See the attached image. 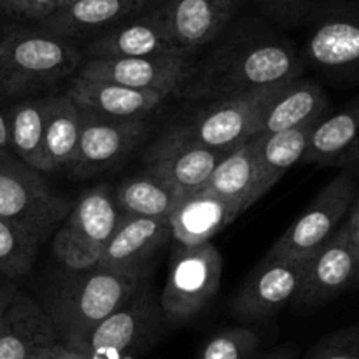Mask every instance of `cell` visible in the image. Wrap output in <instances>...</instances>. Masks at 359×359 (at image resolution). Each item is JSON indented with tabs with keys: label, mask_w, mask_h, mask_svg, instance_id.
I'll return each instance as SVG.
<instances>
[{
	"label": "cell",
	"mask_w": 359,
	"mask_h": 359,
	"mask_svg": "<svg viewBox=\"0 0 359 359\" xmlns=\"http://www.w3.org/2000/svg\"><path fill=\"white\" fill-rule=\"evenodd\" d=\"M42 172L28 167L9 149L0 153V217L44 242L74 207Z\"/></svg>",
	"instance_id": "cell-4"
},
{
	"label": "cell",
	"mask_w": 359,
	"mask_h": 359,
	"mask_svg": "<svg viewBox=\"0 0 359 359\" xmlns=\"http://www.w3.org/2000/svg\"><path fill=\"white\" fill-rule=\"evenodd\" d=\"M18 290H20V287H18L16 283L7 280L6 277L0 276V319H2L4 312H6L7 307H9L11 300H13Z\"/></svg>",
	"instance_id": "cell-37"
},
{
	"label": "cell",
	"mask_w": 359,
	"mask_h": 359,
	"mask_svg": "<svg viewBox=\"0 0 359 359\" xmlns=\"http://www.w3.org/2000/svg\"><path fill=\"white\" fill-rule=\"evenodd\" d=\"M300 163L359 172V97L318 123Z\"/></svg>",
	"instance_id": "cell-23"
},
{
	"label": "cell",
	"mask_w": 359,
	"mask_h": 359,
	"mask_svg": "<svg viewBox=\"0 0 359 359\" xmlns=\"http://www.w3.org/2000/svg\"><path fill=\"white\" fill-rule=\"evenodd\" d=\"M158 2L160 0H79L56 11L41 27L74 44L79 41L88 44Z\"/></svg>",
	"instance_id": "cell-19"
},
{
	"label": "cell",
	"mask_w": 359,
	"mask_h": 359,
	"mask_svg": "<svg viewBox=\"0 0 359 359\" xmlns=\"http://www.w3.org/2000/svg\"><path fill=\"white\" fill-rule=\"evenodd\" d=\"M359 272V256L351 242L346 224L307 259L300 290L291 307L294 311H316L330 304L353 286Z\"/></svg>",
	"instance_id": "cell-15"
},
{
	"label": "cell",
	"mask_w": 359,
	"mask_h": 359,
	"mask_svg": "<svg viewBox=\"0 0 359 359\" xmlns=\"http://www.w3.org/2000/svg\"><path fill=\"white\" fill-rule=\"evenodd\" d=\"M119 216L109 182L88 188L53 237V255L60 265L69 270L95 269Z\"/></svg>",
	"instance_id": "cell-6"
},
{
	"label": "cell",
	"mask_w": 359,
	"mask_h": 359,
	"mask_svg": "<svg viewBox=\"0 0 359 359\" xmlns=\"http://www.w3.org/2000/svg\"><path fill=\"white\" fill-rule=\"evenodd\" d=\"M354 286L359 287V272H358V276H356V280H354Z\"/></svg>",
	"instance_id": "cell-41"
},
{
	"label": "cell",
	"mask_w": 359,
	"mask_h": 359,
	"mask_svg": "<svg viewBox=\"0 0 359 359\" xmlns=\"http://www.w3.org/2000/svg\"><path fill=\"white\" fill-rule=\"evenodd\" d=\"M356 170H340L316 195L305 212L280 235L266 252L269 258L307 259L342 226L358 191Z\"/></svg>",
	"instance_id": "cell-8"
},
{
	"label": "cell",
	"mask_w": 359,
	"mask_h": 359,
	"mask_svg": "<svg viewBox=\"0 0 359 359\" xmlns=\"http://www.w3.org/2000/svg\"><path fill=\"white\" fill-rule=\"evenodd\" d=\"M60 344L41 304L18 290L0 319V359H34L49 346Z\"/></svg>",
	"instance_id": "cell-21"
},
{
	"label": "cell",
	"mask_w": 359,
	"mask_h": 359,
	"mask_svg": "<svg viewBox=\"0 0 359 359\" xmlns=\"http://www.w3.org/2000/svg\"><path fill=\"white\" fill-rule=\"evenodd\" d=\"M81 51L84 60L184 56L172 41L161 11V0L146 13L118 25L107 34L84 44Z\"/></svg>",
	"instance_id": "cell-17"
},
{
	"label": "cell",
	"mask_w": 359,
	"mask_h": 359,
	"mask_svg": "<svg viewBox=\"0 0 359 359\" xmlns=\"http://www.w3.org/2000/svg\"><path fill=\"white\" fill-rule=\"evenodd\" d=\"M304 70L305 60L297 46L251 18L224 32L209 55L193 65L179 97L223 100L300 79Z\"/></svg>",
	"instance_id": "cell-1"
},
{
	"label": "cell",
	"mask_w": 359,
	"mask_h": 359,
	"mask_svg": "<svg viewBox=\"0 0 359 359\" xmlns=\"http://www.w3.org/2000/svg\"><path fill=\"white\" fill-rule=\"evenodd\" d=\"M298 347L294 344H283L279 347H273L272 351L265 353L258 359H297Z\"/></svg>",
	"instance_id": "cell-38"
},
{
	"label": "cell",
	"mask_w": 359,
	"mask_h": 359,
	"mask_svg": "<svg viewBox=\"0 0 359 359\" xmlns=\"http://www.w3.org/2000/svg\"><path fill=\"white\" fill-rule=\"evenodd\" d=\"M84 56L77 44L41 25H14L0 35V102L30 98L77 74Z\"/></svg>",
	"instance_id": "cell-3"
},
{
	"label": "cell",
	"mask_w": 359,
	"mask_h": 359,
	"mask_svg": "<svg viewBox=\"0 0 359 359\" xmlns=\"http://www.w3.org/2000/svg\"><path fill=\"white\" fill-rule=\"evenodd\" d=\"M307 259L265 256L235 291L230 314L238 321L255 325L291 307L300 290Z\"/></svg>",
	"instance_id": "cell-13"
},
{
	"label": "cell",
	"mask_w": 359,
	"mask_h": 359,
	"mask_svg": "<svg viewBox=\"0 0 359 359\" xmlns=\"http://www.w3.org/2000/svg\"><path fill=\"white\" fill-rule=\"evenodd\" d=\"M67 95L79 111L114 119L151 118L168 98L160 91L133 90L121 84L84 79L79 76L74 77Z\"/></svg>",
	"instance_id": "cell-22"
},
{
	"label": "cell",
	"mask_w": 359,
	"mask_h": 359,
	"mask_svg": "<svg viewBox=\"0 0 359 359\" xmlns=\"http://www.w3.org/2000/svg\"><path fill=\"white\" fill-rule=\"evenodd\" d=\"M221 277L223 256L212 242L193 248L177 244L170 256L167 283L160 294L167 325H184L205 311L219 291Z\"/></svg>",
	"instance_id": "cell-7"
},
{
	"label": "cell",
	"mask_w": 359,
	"mask_h": 359,
	"mask_svg": "<svg viewBox=\"0 0 359 359\" xmlns=\"http://www.w3.org/2000/svg\"><path fill=\"white\" fill-rule=\"evenodd\" d=\"M167 319L151 279L137 284L128 300L93 332L84 349L90 359H123L147 353L165 335Z\"/></svg>",
	"instance_id": "cell-5"
},
{
	"label": "cell",
	"mask_w": 359,
	"mask_h": 359,
	"mask_svg": "<svg viewBox=\"0 0 359 359\" xmlns=\"http://www.w3.org/2000/svg\"><path fill=\"white\" fill-rule=\"evenodd\" d=\"M112 196L121 216L168 219L181 195L144 170L112 186Z\"/></svg>",
	"instance_id": "cell-28"
},
{
	"label": "cell",
	"mask_w": 359,
	"mask_h": 359,
	"mask_svg": "<svg viewBox=\"0 0 359 359\" xmlns=\"http://www.w3.org/2000/svg\"><path fill=\"white\" fill-rule=\"evenodd\" d=\"M9 149V140H7V121H6V111L0 107V153Z\"/></svg>",
	"instance_id": "cell-39"
},
{
	"label": "cell",
	"mask_w": 359,
	"mask_h": 359,
	"mask_svg": "<svg viewBox=\"0 0 359 359\" xmlns=\"http://www.w3.org/2000/svg\"><path fill=\"white\" fill-rule=\"evenodd\" d=\"M9 151L35 170L55 172L46 153L44 102L23 98L6 111Z\"/></svg>",
	"instance_id": "cell-26"
},
{
	"label": "cell",
	"mask_w": 359,
	"mask_h": 359,
	"mask_svg": "<svg viewBox=\"0 0 359 359\" xmlns=\"http://www.w3.org/2000/svg\"><path fill=\"white\" fill-rule=\"evenodd\" d=\"M42 242L0 217V276L20 283L30 276Z\"/></svg>",
	"instance_id": "cell-30"
},
{
	"label": "cell",
	"mask_w": 359,
	"mask_h": 359,
	"mask_svg": "<svg viewBox=\"0 0 359 359\" xmlns=\"http://www.w3.org/2000/svg\"><path fill=\"white\" fill-rule=\"evenodd\" d=\"M34 359H90L84 353L79 351H74L70 347H65L63 344H55V346H49L46 349H42L41 353L35 354Z\"/></svg>",
	"instance_id": "cell-35"
},
{
	"label": "cell",
	"mask_w": 359,
	"mask_h": 359,
	"mask_svg": "<svg viewBox=\"0 0 359 359\" xmlns=\"http://www.w3.org/2000/svg\"><path fill=\"white\" fill-rule=\"evenodd\" d=\"M258 135L238 144L216 165L203 188L223 196L245 212L258 196Z\"/></svg>",
	"instance_id": "cell-25"
},
{
	"label": "cell",
	"mask_w": 359,
	"mask_h": 359,
	"mask_svg": "<svg viewBox=\"0 0 359 359\" xmlns=\"http://www.w3.org/2000/svg\"><path fill=\"white\" fill-rule=\"evenodd\" d=\"M44 102L46 153L53 170L69 168L76 160L81 137V112L67 93L51 95Z\"/></svg>",
	"instance_id": "cell-29"
},
{
	"label": "cell",
	"mask_w": 359,
	"mask_h": 359,
	"mask_svg": "<svg viewBox=\"0 0 359 359\" xmlns=\"http://www.w3.org/2000/svg\"><path fill=\"white\" fill-rule=\"evenodd\" d=\"M170 238L168 219L119 216L118 226L95 269L142 283L151 279L154 262Z\"/></svg>",
	"instance_id": "cell-14"
},
{
	"label": "cell",
	"mask_w": 359,
	"mask_h": 359,
	"mask_svg": "<svg viewBox=\"0 0 359 359\" xmlns=\"http://www.w3.org/2000/svg\"><path fill=\"white\" fill-rule=\"evenodd\" d=\"M76 2H79V0H58L60 9H62V7H67V6H72V4H76Z\"/></svg>",
	"instance_id": "cell-40"
},
{
	"label": "cell",
	"mask_w": 359,
	"mask_h": 359,
	"mask_svg": "<svg viewBox=\"0 0 359 359\" xmlns=\"http://www.w3.org/2000/svg\"><path fill=\"white\" fill-rule=\"evenodd\" d=\"M328 111V97L318 81L294 79L283 88L263 114L258 135H272L319 121Z\"/></svg>",
	"instance_id": "cell-24"
},
{
	"label": "cell",
	"mask_w": 359,
	"mask_h": 359,
	"mask_svg": "<svg viewBox=\"0 0 359 359\" xmlns=\"http://www.w3.org/2000/svg\"><path fill=\"white\" fill-rule=\"evenodd\" d=\"M137 284L100 269H62L49 279L39 304L60 344L84 353L95 330L128 300Z\"/></svg>",
	"instance_id": "cell-2"
},
{
	"label": "cell",
	"mask_w": 359,
	"mask_h": 359,
	"mask_svg": "<svg viewBox=\"0 0 359 359\" xmlns=\"http://www.w3.org/2000/svg\"><path fill=\"white\" fill-rule=\"evenodd\" d=\"M259 342L258 333L248 326L221 330L203 344L196 359H251Z\"/></svg>",
	"instance_id": "cell-31"
},
{
	"label": "cell",
	"mask_w": 359,
	"mask_h": 359,
	"mask_svg": "<svg viewBox=\"0 0 359 359\" xmlns=\"http://www.w3.org/2000/svg\"><path fill=\"white\" fill-rule=\"evenodd\" d=\"M81 112V137L69 170L76 179L112 170L149 137L151 118L114 119Z\"/></svg>",
	"instance_id": "cell-10"
},
{
	"label": "cell",
	"mask_w": 359,
	"mask_h": 359,
	"mask_svg": "<svg viewBox=\"0 0 359 359\" xmlns=\"http://www.w3.org/2000/svg\"><path fill=\"white\" fill-rule=\"evenodd\" d=\"M241 209L210 189L200 188L179 196L168 216L172 237L179 245H202L241 216Z\"/></svg>",
	"instance_id": "cell-20"
},
{
	"label": "cell",
	"mask_w": 359,
	"mask_h": 359,
	"mask_svg": "<svg viewBox=\"0 0 359 359\" xmlns=\"http://www.w3.org/2000/svg\"><path fill=\"white\" fill-rule=\"evenodd\" d=\"M319 121L272 133V135H258L256 161H258L259 198H263L291 167L300 163L307 151L312 132Z\"/></svg>",
	"instance_id": "cell-27"
},
{
	"label": "cell",
	"mask_w": 359,
	"mask_h": 359,
	"mask_svg": "<svg viewBox=\"0 0 359 359\" xmlns=\"http://www.w3.org/2000/svg\"><path fill=\"white\" fill-rule=\"evenodd\" d=\"M123 359H139V358H135V356H125Z\"/></svg>",
	"instance_id": "cell-42"
},
{
	"label": "cell",
	"mask_w": 359,
	"mask_h": 359,
	"mask_svg": "<svg viewBox=\"0 0 359 359\" xmlns=\"http://www.w3.org/2000/svg\"><path fill=\"white\" fill-rule=\"evenodd\" d=\"M193 58L153 56V58L84 60L77 76L91 81L121 84L133 90L160 91L179 97L193 72Z\"/></svg>",
	"instance_id": "cell-16"
},
{
	"label": "cell",
	"mask_w": 359,
	"mask_h": 359,
	"mask_svg": "<svg viewBox=\"0 0 359 359\" xmlns=\"http://www.w3.org/2000/svg\"><path fill=\"white\" fill-rule=\"evenodd\" d=\"M286 84H273L263 90L212 102L191 121L181 123L182 128L202 146L217 151H231L238 144L258 135L266 107Z\"/></svg>",
	"instance_id": "cell-9"
},
{
	"label": "cell",
	"mask_w": 359,
	"mask_h": 359,
	"mask_svg": "<svg viewBox=\"0 0 359 359\" xmlns=\"http://www.w3.org/2000/svg\"><path fill=\"white\" fill-rule=\"evenodd\" d=\"M230 151H217L196 142L182 125L161 133L144 153L146 172L170 186L177 195L205 186L216 165Z\"/></svg>",
	"instance_id": "cell-11"
},
{
	"label": "cell",
	"mask_w": 359,
	"mask_h": 359,
	"mask_svg": "<svg viewBox=\"0 0 359 359\" xmlns=\"http://www.w3.org/2000/svg\"><path fill=\"white\" fill-rule=\"evenodd\" d=\"M305 63L340 79H359V4L337 6L309 21Z\"/></svg>",
	"instance_id": "cell-12"
},
{
	"label": "cell",
	"mask_w": 359,
	"mask_h": 359,
	"mask_svg": "<svg viewBox=\"0 0 359 359\" xmlns=\"http://www.w3.org/2000/svg\"><path fill=\"white\" fill-rule=\"evenodd\" d=\"M304 359H359V325L323 337L309 349Z\"/></svg>",
	"instance_id": "cell-33"
},
{
	"label": "cell",
	"mask_w": 359,
	"mask_h": 359,
	"mask_svg": "<svg viewBox=\"0 0 359 359\" xmlns=\"http://www.w3.org/2000/svg\"><path fill=\"white\" fill-rule=\"evenodd\" d=\"M344 224H346L351 242H353L354 249H356L359 256V198L354 200L353 207H351L349 210V216L344 221Z\"/></svg>",
	"instance_id": "cell-36"
},
{
	"label": "cell",
	"mask_w": 359,
	"mask_h": 359,
	"mask_svg": "<svg viewBox=\"0 0 359 359\" xmlns=\"http://www.w3.org/2000/svg\"><path fill=\"white\" fill-rule=\"evenodd\" d=\"M263 14L286 27H298L309 23L323 11L347 4H359V0H255Z\"/></svg>",
	"instance_id": "cell-32"
},
{
	"label": "cell",
	"mask_w": 359,
	"mask_h": 359,
	"mask_svg": "<svg viewBox=\"0 0 359 359\" xmlns=\"http://www.w3.org/2000/svg\"><path fill=\"white\" fill-rule=\"evenodd\" d=\"M0 9L20 21L41 25L60 9V4L58 0H0Z\"/></svg>",
	"instance_id": "cell-34"
},
{
	"label": "cell",
	"mask_w": 359,
	"mask_h": 359,
	"mask_svg": "<svg viewBox=\"0 0 359 359\" xmlns=\"http://www.w3.org/2000/svg\"><path fill=\"white\" fill-rule=\"evenodd\" d=\"M244 0H161L175 48L188 58L230 28Z\"/></svg>",
	"instance_id": "cell-18"
}]
</instances>
